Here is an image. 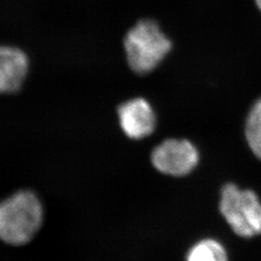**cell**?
I'll use <instances>...</instances> for the list:
<instances>
[{
    "label": "cell",
    "instance_id": "obj_3",
    "mask_svg": "<svg viewBox=\"0 0 261 261\" xmlns=\"http://www.w3.org/2000/svg\"><path fill=\"white\" fill-rule=\"evenodd\" d=\"M220 212L235 235L245 239L260 235L261 201L252 190H243L232 183L224 185Z\"/></svg>",
    "mask_w": 261,
    "mask_h": 261
},
{
    "label": "cell",
    "instance_id": "obj_5",
    "mask_svg": "<svg viewBox=\"0 0 261 261\" xmlns=\"http://www.w3.org/2000/svg\"><path fill=\"white\" fill-rule=\"evenodd\" d=\"M122 130L132 140H141L156 128V115L150 103L143 98L127 101L118 109Z\"/></svg>",
    "mask_w": 261,
    "mask_h": 261
},
{
    "label": "cell",
    "instance_id": "obj_7",
    "mask_svg": "<svg viewBox=\"0 0 261 261\" xmlns=\"http://www.w3.org/2000/svg\"><path fill=\"white\" fill-rule=\"evenodd\" d=\"M186 261H229V255L223 243L215 238H204L189 249Z\"/></svg>",
    "mask_w": 261,
    "mask_h": 261
},
{
    "label": "cell",
    "instance_id": "obj_9",
    "mask_svg": "<svg viewBox=\"0 0 261 261\" xmlns=\"http://www.w3.org/2000/svg\"><path fill=\"white\" fill-rule=\"evenodd\" d=\"M254 2H255V4H256L257 8L261 11V0H254Z\"/></svg>",
    "mask_w": 261,
    "mask_h": 261
},
{
    "label": "cell",
    "instance_id": "obj_2",
    "mask_svg": "<svg viewBox=\"0 0 261 261\" xmlns=\"http://www.w3.org/2000/svg\"><path fill=\"white\" fill-rule=\"evenodd\" d=\"M171 42L152 19H142L130 29L124 47L130 69L140 75L152 72L171 49Z\"/></svg>",
    "mask_w": 261,
    "mask_h": 261
},
{
    "label": "cell",
    "instance_id": "obj_6",
    "mask_svg": "<svg viewBox=\"0 0 261 261\" xmlns=\"http://www.w3.org/2000/svg\"><path fill=\"white\" fill-rule=\"evenodd\" d=\"M28 58L19 48L0 46V94L18 91L28 72Z\"/></svg>",
    "mask_w": 261,
    "mask_h": 261
},
{
    "label": "cell",
    "instance_id": "obj_4",
    "mask_svg": "<svg viewBox=\"0 0 261 261\" xmlns=\"http://www.w3.org/2000/svg\"><path fill=\"white\" fill-rule=\"evenodd\" d=\"M199 154L189 140L171 139L163 141L153 150L151 161L160 172L181 177L191 173L198 164Z\"/></svg>",
    "mask_w": 261,
    "mask_h": 261
},
{
    "label": "cell",
    "instance_id": "obj_8",
    "mask_svg": "<svg viewBox=\"0 0 261 261\" xmlns=\"http://www.w3.org/2000/svg\"><path fill=\"white\" fill-rule=\"evenodd\" d=\"M245 133L252 153L261 160V99L253 103L248 114Z\"/></svg>",
    "mask_w": 261,
    "mask_h": 261
},
{
    "label": "cell",
    "instance_id": "obj_1",
    "mask_svg": "<svg viewBox=\"0 0 261 261\" xmlns=\"http://www.w3.org/2000/svg\"><path fill=\"white\" fill-rule=\"evenodd\" d=\"M44 211L38 196L20 191L0 202V240L13 246L28 244L43 224Z\"/></svg>",
    "mask_w": 261,
    "mask_h": 261
}]
</instances>
